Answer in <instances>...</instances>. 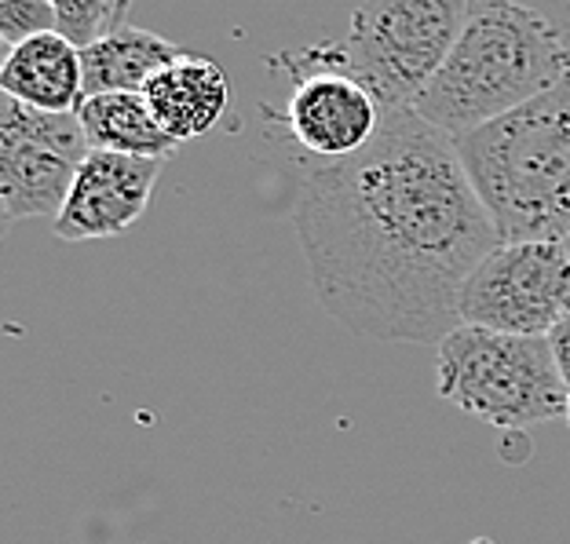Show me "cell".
Here are the masks:
<instances>
[{
    "instance_id": "1",
    "label": "cell",
    "mask_w": 570,
    "mask_h": 544,
    "mask_svg": "<svg viewBox=\"0 0 570 544\" xmlns=\"http://www.w3.org/2000/svg\"><path fill=\"white\" fill-rule=\"evenodd\" d=\"M311 289L355 336L439 344L461 326V289L501 245L458 139L410 107L352 158L318 165L293 205Z\"/></svg>"
},
{
    "instance_id": "2",
    "label": "cell",
    "mask_w": 570,
    "mask_h": 544,
    "mask_svg": "<svg viewBox=\"0 0 570 544\" xmlns=\"http://www.w3.org/2000/svg\"><path fill=\"white\" fill-rule=\"evenodd\" d=\"M567 81L560 26L515 0H472L458 44L410 110L458 139Z\"/></svg>"
},
{
    "instance_id": "3",
    "label": "cell",
    "mask_w": 570,
    "mask_h": 544,
    "mask_svg": "<svg viewBox=\"0 0 570 544\" xmlns=\"http://www.w3.org/2000/svg\"><path fill=\"white\" fill-rule=\"evenodd\" d=\"M501 241L570 238V81L458 136Z\"/></svg>"
},
{
    "instance_id": "4",
    "label": "cell",
    "mask_w": 570,
    "mask_h": 544,
    "mask_svg": "<svg viewBox=\"0 0 570 544\" xmlns=\"http://www.w3.org/2000/svg\"><path fill=\"white\" fill-rule=\"evenodd\" d=\"M435 392L498 432L567 417L570 392L552 358L549 336H512L461 326L439 340Z\"/></svg>"
},
{
    "instance_id": "5",
    "label": "cell",
    "mask_w": 570,
    "mask_h": 544,
    "mask_svg": "<svg viewBox=\"0 0 570 544\" xmlns=\"http://www.w3.org/2000/svg\"><path fill=\"white\" fill-rule=\"evenodd\" d=\"M469 4L472 0H362L344 37L301 48L296 56L358 77L387 110L413 107L458 44Z\"/></svg>"
},
{
    "instance_id": "6",
    "label": "cell",
    "mask_w": 570,
    "mask_h": 544,
    "mask_svg": "<svg viewBox=\"0 0 570 544\" xmlns=\"http://www.w3.org/2000/svg\"><path fill=\"white\" fill-rule=\"evenodd\" d=\"M570 307L567 241H501L461 289V322L512 336H549Z\"/></svg>"
},
{
    "instance_id": "7",
    "label": "cell",
    "mask_w": 570,
    "mask_h": 544,
    "mask_svg": "<svg viewBox=\"0 0 570 544\" xmlns=\"http://www.w3.org/2000/svg\"><path fill=\"white\" fill-rule=\"evenodd\" d=\"M92 142L85 125L70 113L33 110L19 99L4 102L0 113V205L4 224L16 219H56L70 198Z\"/></svg>"
},
{
    "instance_id": "8",
    "label": "cell",
    "mask_w": 570,
    "mask_h": 544,
    "mask_svg": "<svg viewBox=\"0 0 570 544\" xmlns=\"http://www.w3.org/2000/svg\"><path fill=\"white\" fill-rule=\"evenodd\" d=\"M275 67H285L293 77L282 121L289 128V139L311 158H318L322 165L352 158L381 132L387 107L358 77L336 67L304 62L296 51L278 56Z\"/></svg>"
},
{
    "instance_id": "9",
    "label": "cell",
    "mask_w": 570,
    "mask_h": 544,
    "mask_svg": "<svg viewBox=\"0 0 570 544\" xmlns=\"http://www.w3.org/2000/svg\"><path fill=\"white\" fill-rule=\"evenodd\" d=\"M165 161L92 150L77 172L70 198L56 216L59 241L118 238L147 212Z\"/></svg>"
},
{
    "instance_id": "10",
    "label": "cell",
    "mask_w": 570,
    "mask_h": 544,
    "mask_svg": "<svg viewBox=\"0 0 570 544\" xmlns=\"http://www.w3.org/2000/svg\"><path fill=\"white\" fill-rule=\"evenodd\" d=\"M0 92L33 110L70 113L85 102V62L81 48L59 30L37 33L8 48L0 67Z\"/></svg>"
},
{
    "instance_id": "11",
    "label": "cell",
    "mask_w": 570,
    "mask_h": 544,
    "mask_svg": "<svg viewBox=\"0 0 570 544\" xmlns=\"http://www.w3.org/2000/svg\"><path fill=\"white\" fill-rule=\"evenodd\" d=\"M154 118L173 139L187 142L224 121L230 107V81L219 62L198 51H184L173 67H165L154 81L142 88Z\"/></svg>"
},
{
    "instance_id": "12",
    "label": "cell",
    "mask_w": 570,
    "mask_h": 544,
    "mask_svg": "<svg viewBox=\"0 0 570 544\" xmlns=\"http://www.w3.org/2000/svg\"><path fill=\"white\" fill-rule=\"evenodd\" d=\"M179 56H184V48H176L158 33L139 30V26H118V30L102 33L99 41L81 48L85 96L142 92Z\"/></svg>"
},
{
    "instance_id": "13",
    "label": "cell",
    "mask_w": 570,
    "mask_h": 544,
    "mask_svg": "<svg viewBox=\"0 0 570 544\" xmlns=\"http://www.w3.org/2000/svg\"><path fill=\"white\" fill-rule=\"evenodd\" d=\"M77 118L85 125L92 150L128 154V158L150 161H168L179 150V139L165 132L142 92L85 96V102L77 107Z\"/></svg>"
},
{
    "instance_id": "14",
    "label": "cell",
    "mask_w": 570,
    "mask_h": 544,
    "mask_svg": "<svg viewBox=\"0 0 570 544\" xmlns=\"http://www.w3.org/2000/svg\"><path fill=\"white\" fill-rule=\"evenodd\" d=\"M59 16V33L70 37L77 48L99 41L102 33L125 26L128 8L121 0H51Z\"/></svg>"
},
{
    "instance_id": "15",
    "label": "cell",
    "mask_w": 570,
    "mask_h": 544,
    "mask_svg": "<svg viewBox=\"0 0 570 544\" xmlns=\"http://www.w3.org/2000/svg\"><path fill=\"white\" fill-rule=\"evenodd\" d=\"M51 30H59V16L51 0H0V41L8 48Z\"/></svg>"
},
{
    "instance_id": "16",
    "label": "cell",
    "mask_w": 570,
    "mask_h": 544,
    "mask_svg": "<svg viewBox=\"0 0 570 544\" xmlns=\"http://www.w3.org/2000/svg\"><path fill=\"white\" fill-rule=\"evenodd\" d=\"M549 347H552V358H556V366H560V377L570 392V307L563 310V318L549 329Z\"/></svg>"
},
{
    "instance_id": "17",
    "label": "cell",
    "mask_w": 570,
    "mask_h": 544,
    "mask_svg": "<svg viewBox=\"0 0 570 544\" xmlns=\"http://www.w3.org/2000/svg\"><path fill=\"white\" fill-rule=\"evenodd\" d=\"M121 4H125V8H132V4H136V0H121Z\"/></svg>"
},
{
    "instance_id": "18",
    "label": "cell",
    "mask_w": 570,
    "mask_h": 544,
    "mask_svg": "<svg viewBox=\"0 0 570 544\" xmlns=\"http://www.w3.org/2000/svg\"><path fill=\"white\" fill-rule=\"evenodd\" d=\"M563 421H567V424H570V403H567V417H563Z\"/></svg>"
},
{
    "instance_id": "19",
    "label": "cell",
    "mask_w": 570,
    "mask_h": 544,
    "mask_svg": "<svg viewBox=\"0 0 570 544\" xmlns=\"http://www.w3.org/2000/svg\"><path fill=\"white\" fill-rule=\"evenodd\" d=\"M567 245H570V238H567Z\"/></svg>"
}]
</instances>
